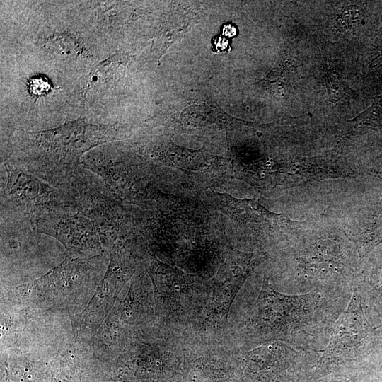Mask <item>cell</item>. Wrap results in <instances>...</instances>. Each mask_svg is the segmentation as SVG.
I'll use <instances>...</instances> for the list:
<instances>
[{
  "mask_svg": "<svg viewBox=\"0 0 382 382\" xmlns=\"http://www.w3.org/2000/svg\"><path fill=\"white\" fill-rule=\"evenodd\" d=\"M30 91L34 95L40 96L46 93L50 88V83L44 78L33 79L30 83Z\"/></svg>",
  "mask_w": 382,
  "mask_h": 382,
  "instance_id": "cell-11",
  "label": "cell"
},
{
  "mask_svg": "<svg viewBox=\"0 0 382 382\" xmlns=\"http://www.w3.org/2000/svg\"><path fill=\"white\" fill-rule=\"evenodd\" d=\"M378 345L376 332L368 321L355 290L347 308L335 322L317 366L322 373L334 366L368 358Z\"/></svg>",
  "mask_w": 382,
  "mask_h": 382,
  "instance_id": "cell-4",
  "label": "cell"
},
{
  "mask_svg": "<svg viewBox=\"0 0 382 382\" xmlns=\"http://www.w3.org/2000/svg\"><path fill=\"white\" fill-rule=\"evenodd\" d=\"M40 233L52 236L73 255L90 256L104 246L93 223L74 212H53L40 217L34 225Z\"/></svg>",
  "mask_w": 382,
  "mask_h": 382,
  "instance_id": "cell-6",
  "label": "cell"
},
{
  "mask_svg": "<svg viewBox=\"0 0 382 382\" xmlns=\"http://www.w3.org/2000/svg\"><path fill=\"white\" fill-rule=\"evenodd\" d=\"M367 288L374 303L382 311V268H376L370 272Z\"/></svg>",
  "mask_w": 382,
  "mask_h": 382,
  "instance_id": "cell-9",
  "label": "cell"
},
{
  "mask_svg": "<svg viewBox=\"0 0 382 382\" xmlns=\"http://www.w3.org/2000/svg\"><path fill=\"white\" fill-rule=\"evenodd\" d=\"M354 242L361 256L366 255L382 243V204L364 224Z\"/></svg>",
  "mask_w": 382,
  "mask_h": 382,
  "instance_id": "cell-7",
  "label": "cell"
},
{
  "mask_svg": "<svg viewBox=\"0 0 382 382\" xmlns=\"http://www.w3.org/2000/svg\"><path fill=\"white\" fill-rule=\"evenodd\" d=\"M320 382H321V381H320ZM323 382H342V381H323Z\"/></svg>",
  "mask_w": 382,
  "mask_h": 382,
  "instance_id": "cell-13",
  "label": "cell"
},
{
  "mask_svg": "<svg viewBox=\"0 0 382 382\" xmlns=\"http://www.w3.org/2000/svg\"><path fill=\"white\" fill-rule=\"evenodd\" d=\"M316 294L288 296L265 280L250 311L247 332L262 340L282 337L316 308Z\"/></svg>",
  "mask_w": 382,
  "mask_h": 382,
  "instance_id": "cell-3",
  "label": "cell"
},
{
  "mask_svg": "<svg viewBox=\"0 0 382 382\" xmlns=\"http://www.w3.org/2000/svg\"><path fill=\"white\" fill-rule=\"evenodd\" d=\"M6 183L1 188V220L30 222L53 212L76 213L74 197L67 187L52 186L4 163Z\"/></svg>",
  "mask_w": 382,
  "mask_h": 382,
  "instance_id": "cell-2",
  "label": "cell"
},
{
  "mask_svg": "<svg viewBox=\"0 0 382 382\" xmlns=\"http://www.w3.org/2000/svg\"><path fill=\"white\" fill-rule=\"evenodd\" d=\"M224 34L226 36L233 37L236 35V28L233 25H225L224 27Z\"/></svg>",
  "mask_w": 382,
  "mask_h": 382,
  "instance_id": "cell-12",
  "label": "cell"
},
{
  "mask_svg": "<svg viewBox=\"0 0 382 382\" xmlns=\"http://www.w3.org/2000/svg\"><path fill=\"white\" fill-rule=\"evenodd\" d=\"M364 16V11L360 7L351 5L342 11L340 20L342 27L350 28L361 23Z\"/></svg>",
  "mask_w": 382,
  "mask_h": 382,
  "instance_id": "cell-10",
  "label": "cell"
},
{
  "mask_svg": "<svg viewBox=\"0 0 382 382\" xmlns=\"http://www.w3.org/2000/svg\"><path fill=\"white\" fill-rule=\"evenodd\" d=\"M112 125H95L78 120L59 127L21 134L11 142L4 163L56 187H68L80 159L88 151L117 139Z\"/></svg>",
  "mask_w": 382,
  "mask_h": 382,
  "instance_id": "cell-1",
  "label": "cell"
},
{
  "mask_svg": "<svg viewBox=\"0 0 382 382\" xmlns=\"http://www.w3.org/2000/svg\"><path fill=\"white\" fill-rule=\"evenodd\" d=\"M351 122L367 128L374 127L382 122V95L375 98L372 104Z\"/></svg>",
  "mask_w": 382,
  "mask_h": 382,
  "instance_id": "cell-8",
  "label": "cell"
},
{
  "mask_svg": "<svg viewBox=\"0 0 382 382\" xmlns=\"http://www.w3.org/2000/svg\"><path fill=\"white\" fill-rule=\"evenodd\" d=\"M68 188L76 213L93 223L104 248L110 245L125 230L124 208L108 192L100 178L83 166L78 168Z\"/></svg>",
  "mask_w": 382,
  "mask_h": 382,
  "instance_id": "cell-5",
  "label": "cell"
}]
</instances>
